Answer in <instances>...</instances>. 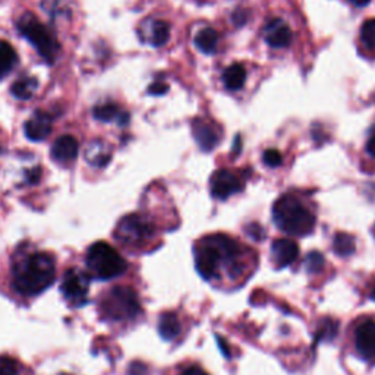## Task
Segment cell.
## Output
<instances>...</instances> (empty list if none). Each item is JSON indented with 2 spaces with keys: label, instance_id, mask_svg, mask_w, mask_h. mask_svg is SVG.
<instances>
[{
  "label": "cell",
  "instance_id": "obj_1",
  "mask_svg": "<svg viewBox=\"0 0 375 375\" xmlns=\"http://www.w3.org/2000/svg\"><path fill=\"white\" fill-rule=\"evenodd\" d=\"M241 245L226 234H210L195 246V266L206 280H217L223 271L239 279L244 271Z\"/></svg>",
  "mask_w": 375,
  "mask_h": 375
},
{
  "label": "cell",
  "instance_id": "obj_2",
  "mask_svg": "<svg viewBox=\"0 0 375 375\" xmlns=\"http://www.w3.org/2000/svg\"><path fill=\"white\" fill-rule=\"evenodd\" d=\"M56 275L54 261L46 252H31L15 260L12 267V285L25 296H35L52 286Z\"/></svg>",
  "mask_w": 375,
  "mask_h": 375
},
{
  "label": "cell",
  "instance_id": "obj_3",
  "mask_svg": "<svg viewBox=\"0 0 375 375\" xmlns=\"http://www.w3.org/2000/svg\"><path fill=\"white\" fill-rule=\"evenodd\" d=\"M273 217L279 229L292 236H306L315 227L314 214L290 195L274 203Z\"/></svg>",
  "mask_w": 375,
  "mask_h": 375
},
{
  "label": "cell",
  "instance_id": "obj_4",
  "mask_svg": "<svg viewBox=\"0 0 375 375\" xmlns=\"http://www.w3.org/2000/svg\"><path fill=\"white\" fill-rule=\"evenodd\" d=\"M103 317L110 321H125L135 319L141 311L136 293L129 287H113L102 299Z\"/></svg>",
  "mask_w": 375,
  "mask_h": 375
},
{
  "label": "cell",
  "instance_id": "obj_5",
  "mask_svg": "<svg viewBox=\"0 0 375 375\" xmlns=\"http://www.w3.org/2000/svg\"><path fill=\"white\" fill-rule=\"evenodd\" d=\"M87 266L97 279L110 280L126 270V263L113 246L106 242L94 244L87 254Z\"/></svg>",
  "mask_w": 375,
  "mask_h": 375
},
{
  "label": "cell",
  "instance_id": "obj_6",
  "mask_svg": "<svg viewBox=\"0 0 375 375\" xmlns=\"http://www.w3.org/2000/svg\"><path fill=\"white\" fill-rule=\"evenodd\" d=\"M18 28L19 32L38 50L43 59H46L50 64L54 62L59 52V44L54 34L44 24L38 21L34 15L27 13L19 19Z\"/></svg>",
  "mask_w": 375,
  "mask_h": 375
},
{
  "label": "cell",
  "instance_id": "obj_7",
  "mask_svg": "<svg viewBox=\"0 0 375 375\" xmlns=\"http://www.w3.org/2000/svg\"><path fill=\"white\" fill-rule=\"evenodd\" d=\"M154 233L153 225L143 215L131 214L121 220L116 229V238L128 245H140L148 241Z\"/></svg>",
  "mask_w": 375,
  "mask_h": 375
},
{
  "label": "cell",
  "instance_id": "obj_8",
  "mask_svg": "<svg viewBox=\"0 0 375 375\" xmlns=\"http://www.w3.org/2000/svg\"><path fill=\"white\" fill-rule=\"evenodd\" d=\"M61 290L64 293V298L69 305L72 306L84 305L90 292V280L87 278V274L76 268L68 270L62 279Z\"/></svg>",
  "mask_w": 375,
  "mask_h": 375
},
{
  "label": "cell",
  "instance_id": "obj_9",
  "mask_svg": "<svg viewBox=\"0 0 375 375\" xmlns=\"http://www.w3.org/2000/svg\"><path fill=\"white\" fill-rule=\"evenodd\" d=\"M242 189H244L242 181L229 170H219L211 177V194L219 200H226L230 195Z\"/></svg>",
  "mask_w": 375,
  "mask_h": 375
},
{
  "label": "cell",
  "instance_id": "obj_10",
  "mask_svg": "<svg viewBox=\"0 0 375 375\" xmlns=\"http://www.w3.org/2000/svg\"><path fill=\"white\" fill-rule=\"evenodd\" d=\"M355 345L362 359L375 362V320H365L358 326L355 331Z\"/></svg>",
  "mask_w": 375,
  "mask_h": 375
},
{
  "label": "cell",
  "instance_id": "obj_11",
  "mask_svg": "<svg viewBox=\"0 0 375 375\" xmlns=\"http://www.w3.org/2000/svg\"><path fill=\"white\" fill-rule=\"evenodd\" d=\"M192 133L196 143L204 151H211L220 141V135L217 132L215 124L207 119H195L192 122Z\"/></svg>",
  "mask_w": 375,
  "mask_h": 375
},
{
  "label": "cell",
  "instance_id": "obj_12",
  "mask_svg": "<svg viewBox=\"0 0 375 375\" xmlns=\"http://www.w3.org/2000/svg\"><path fill=\"white\" fill-rule=\"evenodd\" d=\"M263 34H264L266 42L270 46L278 47V49L286 47L292 42V31H290L289 25L279 18H275V19H273V21H270L266 25Z\"/></svg>",
  "mask_w": 375,
  "mask_h": 375
},
{
  "label": "cell",
  "instance_id": "obj_13",
  "mask_svg": "<svg viewBox=\"0 0 375 375\" xmlns=\"http://www.w3.org/2000/svg\"><path fill=\"white\" fill-rule=\"evenodd\" d=\"M273 261L278 268H283L294 263L299 255V248L292 239H278L273 242L271 246Z\"/></svg>",
  "mask_w": 375,
  "mask_h": 375
},
{
  "label": "cell",
  "instance_id": "obj_14",
  "mask_svg": "<svg viewBox=\"0 0 375 375\" xmlns=\"http://www.w3.org/2000/svg\"><path fill=\"white\" fill-rule=\"evenodd\" d=\"M52 126V117L44 112H37L25 124V133L32 141H43L50 135Z\"/></svg>",
  "mask_w": 375,
  "mask_h": 375
},
{
  "label": "cell",
  "instance_id": "obj_15",
  "mask_svg": "<svg viewBox=\"0 0 375 375\" xmlns=\"http://www.w3.org/2000/svg\"><path fill=\"white\" fill-rule=\"evenodd\" d=\"M78 141L72 135H64L54 141L52 147V157L59 163H69L78 155Z\"/></svg>",
  "mask_w": 375,
  "mask_h": 375
},
{
  "label": "cell",
  "instance_id": "obj_16",
  "mask_svg": "<svg viewBox=\"0 0 375 375\" xmlns=\"http://www.w3.org/2000/svg\"><path fill=\"white\" fill-rule=\"evenodd\" d=\"M110 148L103 141H93L85 150V159L91 166L105 167L110 162Z\"/></svg>",
  "mask_w": 375,
  "mask_h": 375
},
{
  "label": "cell",
  "instance_id": "obj_17",
  "mask_svg": "<svg viewBox=\"0 0 375 375\" xmlns=\"http://www.w3.org/2000/svg\"><path fill=\"white\" fill-rule=\"evenodd\" d=\"M95 119L102 122H121L125 124L128 121V114H125L119 107L112 103L100 105L94 109Z\"/></svg>",
  "mask_w": 375,
  "mask_h": 375
},
{
  "label": "cell",
  "instance_id": "obj_18",
  "mask_svg": "<svg viewBox=\"0 0 375 375\" xmlns=\"http://www.w3.org/2000/svg\"><path fill=\"white\" fill-rule=\"evenodd\" d=\"M246 81V69L241 64L229 66L223 73V83L229 90H239Z\"/></svg>",
  "mask_w": 375,
  "mask_h": 375
},
{
  "label": "cell",
  "instance_id": "obj_19",
  "mask_svg": "<svg viewBox=\"0 0 375 375\" xmlns=\"http://www.w3.org/2000/svg\"><path fill=\"white\" fill-rule=\"evenodd\" d=\"M159 331L162 334V338L166 340H173L174 338H177V334L181 333V323L174 314L162 315L159 323Z\"/></svg>",
  "mask_w": 375,
  "mask_h": 375
},
{
  "label": "cell",
  "instance_id": "obj_20",
  "mask_svg": "<svg viewBox=\"0 0 375 375\" xmlns=\"http://www.w3.org/2000/svg\"><path fill=\"white\" fill-rule=\"evenodd\" d=\"M16 61L15 50L6 42H0V81L13 69Z\"/></svg>",
  "mask_w": 375,
  "mask_h": 375
},
{
  "label": "cell",
  "instance_id": "obj_21",
  "mask_svg": "<svg viewBox=\"0 0 375 375\" xmlns=\"http://www.w3.org/2000/svg\"><path fill=\"white\" fill-rule=\"evenodd\" d=\"M195 46L198 47L203 53H213L219 43V35L213 28H206L195 35Z\"/></svg>",
  "mask_w": 375,
  "mask_h": 375
},
{
  "label": "cell",
  "instance_id": "obj_22",
  "mask_svg": "<svg viewBox=\"0 0 375 375\" xmlns=\"http://www.w3.org/2000/svg\"><path fill=\"white\" fill-rule=\"evenodd\" d=\"M37 80L31 76H24L21 80H18L13 85H12V94L19 98V100H28V98L32 97V94L37 90Z\"/></svg>",
  "mask_w": 375,
  "mask_h": 375
},
{
  "label": "cell",
  "instance_id": "obj_23",
  "mask_svg": "<svg viewBox=\"0 0 375 375\" xmlns=\"http://www.w3.org/2000/svg\"><path fill=\"white\" fill-rule=\"evenodd\" d=\"M170 37V27L165 21H154L150 27V43L155 47L167 43Z\"/></svg>",
  "mask_w": 375,
  "mask_h": 375
},
{
  "label": "cell",
  "instance_id": "obj_24",
  "mask_svg": "<svg viewBox=\"0 0 375 375\" xmlns=\"http://www.w3.org/2000/svg\"><path fill=\"white\" fill-rule=\"evenodd\" d=\"M333 248L339 255L347 256V255H352L355 252V241H353L352 236H349L346 233H338L334 238Z\"/></svg>",
  "mask_w": 375,
  "mask_h": 375
},
{
  "label": "cell",
  "instance_id": "obj_25",
  "mask_svg": "<svg viewBox=\"0 0 375 375\" xmlns=\"http://www.w3.org/2000/svg\"><path fill=\"white\" fill-rule=\"evenodd\" d=\"M361 40L364 42V44L374 50L375 49V18L374 19H368L365 21V24L361 28Z\"/></svg>",
  "mask_w": 375,
  "mask_h": 375
},
{
  "label": "cell",
  "instance_id": "obj_26",
  "mask_svg": "<svg viewBox=\"0 0 375 375\" xmlns=\"http://www.w3.org/2000/svg\"><path fill=\"white\" fill-rule=\"evenodd\" d=\"M306 268L309 271H319L323 268L324 266V256L320 254V252H311L308 256H306Z\"/></svg>",
  "mask_w": 375,
  "mask_h": 375
},
{
  "label": "cell",
  "instance_id": "obj_27",
  "mask_svg": "<svg viewBox=\"0 0 375 375\" xmlns=\"http://www.w3.org/2000/svg\"><path fill=\"white\" fill-rule=\"evenodd\" d=\"M264 163L270 167H278L282 165V154L278 150H267L263 155Z\"/></svg>",
  "mask_w": 375,
  "mask_h": 375
},
{
  "label": "cell",
  "instance_id": "obj_28",
  "mask_svg": "<svg viewBox=\"0 0 375 375\" xmlns=\"http://www.w3.org/2000/svg\"><path fill=\"white\" fill-rule=\"evenodd\" d=\"M338 333V323H334L331 320H326L321 326V338L323 339H331Z\"/></svg>",
  "mask_w": 375,
  "mask_h": 375
},
{
  "label": "cell",
  "instance_id": "obj_29",
  "mask_svg": "<svg viewBox=\"0 0 375 375\" xmlns=\"http://www.w3.org/2000/svg\"><path fill=\"white\" fill-rule=\"evenodd\" d=\"M0 375H19L16 364L11 359H0Z\"/></svg>",
  "mask_w": 375,
  "mask_h": 375
},
{
  "label": "cell",
  "instance_id": "obj_30",
  "mask_svg": "<svg viewBox=\"0 0 375 375\" xmlns=\"http://www.w3.org/2000/svg\"><path fill=\"white\" fill-rule=\"evenodd\" d=\"M167 90H169L167 84H165V83H154L153 85H150L148 93L154 94V95H162V94L167 93Z\"/></svg>",
  "mask_w": 375,
  "mask_h": 375
},
{
  "label": "cell",
  "instance_id": "obj_31",
  "mask_svg": "<svg viewBox=\"0 0 375 375\" xmlns=\"http://www.w3.org/2000/svg\"><path fill=\"white\" fill-rule=\"evenodd\" d=\"M181 375H208V374L203 371L200 367H189Z\"/></svg>",
  "mask_w": 375,
  "mask_h": 375
},
{
  "label": "cell",
  "instance_id": "obj_32",
  "mask_svg": "<svg viewBox=\"0 0 375 375\" xmlns=\"http://www.w3.org/2000/svg\"><path fill=\"white\" fill-rule=\"evenodd\" d=\"M367 151H368L372 157H375V135H372V136L369 138V141H368V144H367Z\"/></svg>",
  "mask_w": 375,
  "mask_h": 375
},
{
  "label": "cell",
  "instance_id": "obj_33",
  "mask_svg": "<svg viewBox=\"0 0 375 375\" xmlns=\"http://www.w3.org/2000/svg\"><path fill=\"white\" fill-rule=\"evenodd\" d=\"M349 2H350V4H353L355 6H359V8H362V6L368 5V4L371 2V0H349Z\"/></svg>",
  "mask_w": 375,
  "mask_h": 375
},
{
  "label": "cell",
  "instance_id": "obj_34",
  "mask_svg": "<svg viewBox=\"0 0 375 375\" xmlns=\"http://www.w3.org/2000/svg\"><path fill=\"white\" fill-rule=\"evenodd\" d=\"M369 298H371L372 301H375V287L371 290V293H369Z\"/></svg>",
  "mask_w": 375,
  "mask_h": 375
},
{
  "label": "cell",
  "instance_id": "obj_35",
  "mask_svg": "<svg viewBox=\"0 0 375 375\" xmlns=\"http://www.w3.org/2000/svg\"><path fill=\"white\" fill-rule=\"evenodd\" d=\"M62 375H66V374H62Z\"/></svg>",
  "mask_w": 375,
  "mask_h": 375
}]
</instances>
